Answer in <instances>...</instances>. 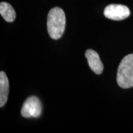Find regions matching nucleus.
<instances>
[{"mask_svg":"<svg viewBox=\"0 0 133 133\" xmlns=\"http://www.w3.org/2000/svg\"><path fill=\"white\" fill-rule=\"evenodd\" d=\"M85 56L90 69L96 74H102L104 70V65L100 59L99 54L94 50L88 49L85 52Z\"/></svg>","mask_w":133,"mask_h":133,"instance_id":"nucleus-5","label":"nucleus"},{"mask_svg":"<svg viewBox=\"0 0 133 133\" xmlns=\"http://www.w3.org/2000/svg\"><path fill=\"white\" fill-rule=\"evenodd\" d=\"M65 14L62 8L54 7L49 11L47 19V29L50 37L58 39L62 37L65 29Z\"/></svg>","mask_w":133,"mask_h":133,"instance_id":"nucleus-1","label":"nucleus"},{"mask_svg":"<svg viewBox=\"0 0 133 133\" xmlns=\"http://www.w3.org/2000/svg\"><path fill=\"white\" fill-rule=\"evenodd\" d=\"M0 14L8 22H12L16 17V13L14 8L9 3L1 2L0 3Z\"/></svg>","mask_w":133,"mask_h":133,"instance_id":"nucleus-7","label":"nucleus"},{"mask_svg":"<svg viewBox=\"0 0 133 133\" xmlns=\"http://www.w3.org/2000/svg\"><path fill=\"white\" fill-rule=\"evenodd\" d=\"M42 113L40 100L36 96H30L25 101L21 109V115L24 118H38Z\"/></svg>","mask_w":133,"mask_h":133,"instance_id":"nucleus-3","label":"nucleus"},{"mask_svg":"<svg viewBox=\"0 0 133 133\" xmlns=\"http://www.w3.org/2000/svg\"><path fill=\"white\" fill-rule=\"evenodd\" d=\"M104 16L113 21H122L130 15V11L127 6L122 4H111L106 6L104 11Z\"/></svg>","mask_w":133,"mask_h":133,"instance_id":"nucleus-4","label":"nucleus"},{"mask_svg":"<svg viewBox=\"0 0 133 133\" xmlns=\"http://www.w3.org/2000/svg\"><path fill=\"white\" fill-rule=\"evenodd\" d=\"M9 84L8 76L4 71L0 72V107H3L8 101Z\"/></svg>","mask_w":133,"mask_h":133,"instance_id":"nucleus-6","label":"nucleus"},{"mask_svg":"<svg viewBox=\"0 0 133 133\" xmlns=\"http://www.w3.org/2000/svg\"><path fill=\"white\" fill-rule=\"evenodd\" d=\"M116 81L119 87L123 89L133 87V53L121 60L118 68Z\"/></svg>","mask_w":133,"mask_h":133,"instance_id":"nucleus-2","label":"nucleus"}]
</instances>
